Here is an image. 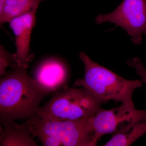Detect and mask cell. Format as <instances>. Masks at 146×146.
<instances>
[{"mask_svg": "<svg viewBox=\"0 0 146 146\" xmlns=\"http://www.w3.org/2000/svg\"><path fill=\"white\" fill-rule=\"evenodd\" d=\"M28 68L18 65L1 78V122L33 117L42 100L51 93L29 75Z\"/></svg>", "mask_w": 146, "mask_h": 146, "instance_id": "obj_1", "label": "cell"}, {"mask_svg": "<svg viewBox=\"0 0 146 146\" xmlns=\"http://www.w3.org/2000/svg\"><path fill=\"white\" fill-rule=\"evenodd\" d=\"M80 58L84 64L85 73L83 78L76 80L74 86H82L103 102L113 100L134 106L133 92L142 86L141 80L123 78L94 62L84 52L80 53Z\"/></svg>", "mask_w": 146, "mask_h": 146, "instance_id": "obj_2", "label": "cell"}, {"mask_svg": "<svg viewBox=\"0 0 146 146\" xmlns=\"http://www.w3.org/2000/svg\"><path fill=\"white\" fill-rule=\"evenodd\" d=\"M91 118L61 121L36 115L27 120L26 123L32 136L39 138L43 146H94L97 142Z\"/></svg>", "mask_w": 146, "mask_h": 146, "instance_id": "obj_3", "label": "cell"}, {"mask_svg": "<svg viewBox=\"0 0 146 146\" xmlns=\"http://www.w3.org/2000/svg\"><path fill=\"white\" fill-rule=\"evenodd\" d=\"M103 103L84 88L65 87L44 106L39 108L36 115L43 119L57 121L89 119Z\"/></svg>", "mask_w": 146, "mask_h": 146, "instance_id": "obj_4", "label": "cell"}, {"mask_svg": "<svg viewBox=\"0 0 146 146\" xmlns=\"http://www.w3.org/2000/svg\"><path fill=\"white\" fill-rule=\"evenodd\" d=\"M97 24L112 23L126 31L135 44L146 34V0H123L114 11L97 16Z\"/></svg>", "mask_w": 146, "mask_h": 146, "instance_id": "obj_5", "label": "cell"}, {"mask_svg": "<svg viewBox=\"0 0 146 146\" xmlns=\"http://www.w3.org/2000/svg\"><path fill=\"white\" fill-rule=\"evenodd\" d=\"M145 120L146 110L122 104L108 110L100 108L91 118V123L98 142L105 134L116 133L131 123Z\"/></svg>", "mask_w": 146, "mask_h": 146, "instance_id": "obj_6", "label": "cell"}, {"mask_svg": "<svg viewBox=\"0 0 146 146\" xmlns=\"http://www.w3.org/2000/svg\"><path fill=\"white\" fill-rule=\"evenodd\" d=\"M37 10L17 16L9 22L15 36L16 52L13 54L18 65L28 66L33 56L30 54L32 31L35 25Z\"/></svg>", "mask_w": 146, "mask_h": 146, "instance_id": "obj_7", "label": "cell"}, {"mask_svg": "<svg viewBox=\"0 0 146 146\" xmlns=\"http://www.w3.org/2000/svg\"><path fill=\"white\" fill-rule=\"evenodd\" d=\"M67 77L68 72L65 65L57 60L50 59L38 67L35 79L51 92H54L64 85Z\"/></svg>", "mask_w": 146, "mask_h": 146, "instance_id": "obj_8", "label": "cell"}, {"mask_svg": "<svg viewBox=\"0 0 146 146\" xmlns=\"http://www.w3.org/2000/svg\"><path fill=\"white\" fill-rule=\"evenodd\" d=\"M4 127L1 131L0 146H36L27 124H18L14 121L1 122Z\"/></svg>", "mask_w": 146, "mask_h": 146, "instance_id": "obj_9", "label": "cell"}, {"mask_svg": "<svg viewBox=\"0 0 146 146\" xmlns=\"http://www.w3.org/2000/svg\"><path fill=\"white\" fill-rule=\"evenodd\" d=\"M146 133V120L131 123L114 133L104 146H129Z\"/></svg>", "mask_w": 146, "mask_h": 146, "instance_id": "obj_10", "label": "cell"}, {"mask_svg": "<svg viewBox=\"0 0 146 146\" xmlns=\"http://www.w3.org/2000/svg\"><path fill=\"white\" fill-rule=\"evenodd\" d=\"M45 0H6L0 9L1 24L9 23L12 19L33 10H37Z\"/></svg>", "mask_w": 146, "mask_h": 146, "instance_id": "obj_11", "label": "cell"}, {"mask_svg": "<svg viewBox=\"0 0 146 146\" xmlns=\"http://www.w3.org/2000/svg\"><path fill=\"white\" fill-rule=\"evenodd\" d=\"M18 65L16 63L13 54L6 50L3 46L1 45L0 47V76H5L8 74L6 69L10 67L13 70Z\"/></svg>", "mask_w": 146, "mask_h": 146, "instance_id": "obj_12", "label": "cell"}, {"mask_svg": "<svg viewBox=\"0 0 146 146\" xmlns=\"http://www.w3.org/2000/svg\"><path fill=\"white\" fill-rule=\"evenodd\" d=\"M127 64L136 70V74L141 77V81L146 84V70L141 60L138 58H134L128 60Z\"/></svg>", "mask_w": 146, "mask_h": 146, "instance_id": "obj_13", "label": "cell"}, {"mask_svg": "<svg viewBox=\"0 0 146 146\" xmlns=\"http://www.w3.org/2000/svg\"><path fill=\"white\" fill-rule=\"evenodd\" d=\"M6 0H0V9L2 8Z\"/></svg>", "mask_w": 146, "mask_h": 146, "instance_id": "obj_14", "label": "cell"}, {"mask_svg": "<svg viewBox=\"0 0 146 146\" xmlns=\"http://www.w3.org/2000/svg\"></svg>", "mask_w": 146, "mask_h": 146, "instance_id": "obj_15", "label": "cell"}]
</instances>
